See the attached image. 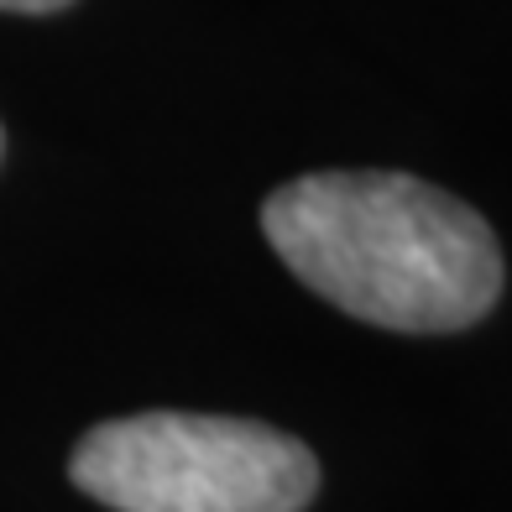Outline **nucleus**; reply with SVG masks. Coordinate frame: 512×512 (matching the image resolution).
I'll return each mask as SVG.
<instances>
[{
  "label": "nucleus",
  "mask_w": 512,
  "mask_h": 512,
  "mask_svg": "<svg viewBox=\"0 0 512 512\" xmlns=\"http://www.w3.org/2000/svg\"><path fill=\"white\" fill-rule=\"evenodd\" d=\"M293 277L382 330L445 335L502 293V246L471 204L408 173H309L262 204Z\"/></svg>",
  "instance_id": "obj_1"
},
{
  "label": "nucleus",
  "mask_w": 512,
  "mask_h": 512,
  "mask_svg": "<svg viewBox=\"0 0 512 512\" xmlns=\"http://www.w3.org/2000/svg\"><path fill=\"white\" fill-rule=\"evenodd\" d=\"M0 147H6V136H0Z\"/></svg>",
  "instance_id": "obj_4"
},
{
  "label": "nucleus",
  "mask_w": 512,
  "mask_h": 512,
  "mask_svg": "<svg viewBox=\"0 0 512 512\" xmlns=\"http://www.w3.org/2000/svg\"><path fill=\"white\" fill-rule=\"evenodd\" d=\"M68 6V0H0V11H63Z\"/></svg>",
  "instance_id": "obj_3"
},
{
  "label": "nucleus",
  "mask_w": 512,
  "mask_h": 512,
  "mask_svg": "<svg viewBox=\"0 0 512 512\" xmlns=\"http://www.w3.org/2000/svg\"><path fill=\"white\" fill-rule=\"evenodd\" d=\"M79 492L115 512H304L319 460L293 434L220 413H136L79 439Z\"/></svg>",
  "instance_id": "obj_2"
}]
</instances>
